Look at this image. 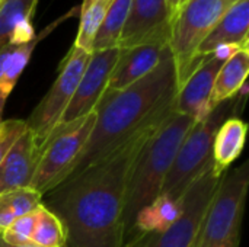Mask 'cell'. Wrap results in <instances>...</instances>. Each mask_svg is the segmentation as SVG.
Here are the masks:
<instances>
[{
  "label": "cell",
  "instance_id": "6da1fadb",
  "mask_svg": "<svg viewBox=\"0 0 249 247\" xmlns=\"http://www.w3.org/2000/svg\"><path fill=\"white\" fill-rule=\"evenodd\" d=\"M163 118L144 125L109 154L42 195V205L63 224L64 247H124L127 181L137 154Z\"/></svg>",
  "mask_w": 249,
  "mask_h": 247
},
{
  "label": "cell",
  "instance_id": "7a4b0ae2",
  "mask_svg": "<svg viewBox=\"0 0 249 247\" xmlns=\"http://www.w3.org/2000/svg\"><path fill=\"white\" fill-rule=\"evenodd\" d=\"M177 92V68L168 45L149 74L121 90L104 92L95 108L93 130L69 176L77 175L120 147L140 128L166 115L174 108Z\"/></svg>",
  "mask_w": 249,
  "mask_h": 247
},
{
  "label": "cell",
  "instance_id": "3957f363",
  "mask_svg": "<svg viewBox=\"0 0 249 247\" xmlns=\"http://www.w3.org/2000/svg\"><path fill=\"white\" fill-rule=\"evenodd\" d=\"M196 121L174 108L158 124L137 154L125 188L123 211L124 245L136 237L139 217L159 198L177 151Z\"/></svg>",
  "mask_w": 249,
  "mask_h": 247
},
{
  "label": "cell",
  "instance_id": "277c9868",
  "mask_svg": "<svg viewBox=\"0 0 249 247\" xmlns=\"http://www.w3.org/2000/svg\"><path fill=\"white\" fill-rule=\"evenodd\" d=\"M229 116H233L232 99L217 105L204 119L194 124L177 151L158 199L179 204L191 183L213 162L212 148L214 135Z\"/></svg>",
  "mask_w": 249,
  "mask_h": 247
},
{
  "label": "cell",
  "instance_id": "5b68a950",
  "mask_svg": "<svg viewBox=\"0 0 249 247\" xmlns=\"http://www.w3.org/2000/svg\"><path fill=\"white\" fill-rule=\"evenodd\" d=\"M223 176L212 162L181 198L179 213L172 223L162 230L140 233L124 247H196L206 213Z\"/></svg>",
  "mask_w": 249,
  "mask_h": 247
},
{
  "label": "cell",
  "instance_id": "8992f818",
  "mask_svg": "<svg viewBox=\"0 0 249 247\" xmlns=\"http://www.w3.org/2000/svg\"><path fill=\"white\" fill-rule=\"evenodd\" d=\"M238 0H185L172 17L169 49L172 52L178 89L200 64L196 52L220 17Z\"/></svg>",
  "mask_w": 249,
  "mask_h": 247
},
{
  "label": "cell",
  "instance_id": "52a82bcc",
  "mask_svg": "<svg viewBox=\"0 0 249 247\" xmlns=\"http://www.w3.org/2000/svg\"><path fill=\"white\" fill-rule=\"evenodd\" d=\"M95 111L70 122H61L39 147V159L29 188L45 195L61 183L79 160L93 130Z\"/></svg>",
  "mask_w": 249,
  "mask_h": 247
},
{
  "label": "cell",
  "instance_id": "ba28073f",
  "mask_svg": "<svg viewBox=\"0 0 249 247\" xmlns=\"http://www.w3.org/2000/svg\"><path fill=\"white\" fill-rule=\"evenodd\" d=\"M248 186V162L225 173L206 213L196 247H220L241 237Z\"/></svg>",
  "mask_w": 249,
  "mask_h": 247
},
{
  "label": "cell",
  "instance_id": "9c48e42d",
  "mask_svg": "<svg viewBox=\"0 0 249 247\" xmlns=\"http://www.w3.org/2000/svg\"><path fill=\"white\" fill-rule=\"evenodd\" d=\"M89 58L90 52L73 45L60 66L55 82L32 111L31 116L25 119L26 128L32 132L38 147H41L53 130L60 125Z\"/></svg>",
  "mask_w": 249,
  "mask_h": 247
},
{
  "label": "cell",
  "instance_id": "30bf717a",
  "mask_svg": "<svg viewBox=\"0 0 249 247\" xmlns=\"http://www.w3.org/2000/svg\"><path fill=\"white\" fill-rule=\"evenodd\" d=\"M172 12L166 0H131L118 48L142 44H169Z\"/></svg>",
  "mask_w": 249,
  "mask_h": 247
},
{
  "label": "cell",
  "instance_id": "8fae6325",
  "mask_svg": "<svg viewBox=\"0 0 249 247\" xmlns=\"http://www.w3.org/2000/svg\"><path fill=\"white\" fill-rule=\"evenodd\" d=\"M120 48L93 51L79 80L74 95L63 115L61 122H70L95 111L99 99L107 90L109 76L115 67ZM60 122V124H61Z\"/></svg>",
  "mask_w": 249,
  "mask_h": 247
},
{
  "label": "cell",
  "instance_id": "7c38bea8",
  "mask_svg": "<svg viewBox=\"0 0 249 247\" xmlns=\"http://www.w3.org/2000/svg\"><path fill=\"white\" fill-rule=\"evenodd\" d=\"M223 63L225 60L214 54L207 55L178 89L174 111L193 118L196 122L204 119L213 111L210 108V96Z\"/></svg>",
  "mask_w": 249,
  "mask_h": 247
},
{
  "label": "cell",
  "instance_id": "4fadbf2b",
  "mask_svg": "<svg viewBox=\"0 0 249 247\" xmlns=\"http://www.w3.org/2000/svg\"><path fill=\"white\" fill-rule=\"evenodd\" d=\"M38 159L39 147L32 132L26 128L0 163V195L15 189L29 188Z\"/></svg>",
  "mask_w": 249,
  "mask_h": 247
},
{
  "label": "cell",
  "instance_id": "5bb4252c",
  "mask_svg": "<svg viewBox=\"0 0 249 247\" xmlns=\"http://www.w3.org/2000/svg\"><path fill=\"white\" fill-rule=\"evenodd\" d=\"M165 47L168 45L155 42L120 48V54L109 76L107 90H121L149 74L158 66Z\"/></svg>",
  "mask_w": 249,
  "mask_h": 247
},
{
  "label": "cell",
  "instance_id": "9a60e30c",
  "mask_svg": "<svg viewBox=\"0 0 249 247\" xmlns=\"http://www.w3.org/2000/svg\"><path fill=\"white\" fill-rule=\"evenodd\" d=\"M248 32L249 0H238L229 7V10L220 17V20L200 44L196 52L197 61L201 63L207 55H212L219 45L223 44L248 47Z\"/></svg>",
  "mask_w": 249,
  "mask_h": 247
},
{
  "label": "cell",
  "instance_id": "2e32d148",
  "mask_svg": "<svg viewBox=\"0 0 249 247\" xmlns=\"http://www.w3.org/2000/svg\"><path fill=\"white\" fill-rule=\"evenodd\" d=\"M247 131V122L236 116H229L219 127L212 148L213 166L217 173H226L229 166L239 157L245 146Z\"/></svg>",
  "mask_w": 249,
  "mask_h": 247
},
{
  "label": "cell",
  "instance_id": "e0dca14e",
  "mask_svg": "<svg viewBox=\"0 0 249 247\" xmlns=\"http://www.w3.org/2000/svg\"><path fill=\"white\" fill-rule=\"evenodd\" d=\"M249 73V49L241 48L231 58H228L220 67L212 96H210V108H216L217 105L231 100L236 96L242 84L247 82Z\"/></svg>",
  "mask_w": 249,
  "mask_h": 247
},
{
  "label": "cell",
  "instance_id": "ac0fdd59",
  "mask_svg": "<svg viewBox=\"0 0 249 247\" xmlns=\"http://www.w3.org/2000/svg\"><path fill=\"white\" fill-rule=\"evenodd\" d=\"M131 0H111L101 28L95 36L92 52L118 48V41L124 29Z\"/></svg>",
  "mask_w": 249,
  "mask_h": 247
},
{
  "label": "cell",
  "instance_id": "d6986e66",
  "mask_svg": "<svg viewBox=\"0 0 249 247\" xmlns=\"http://www.w3.org/2000/svg\"><path fill=\"white\" fill-rule=\"evenodd\" d=\"M64 17H61L60 20H63ZM58 20V22H60ZM58 22H55L54 25L48 26L39 36H35L34 41L31 42H26V44H22V45H18L12 49L7 61H6V66H4V70H3V74H1V79H0V96L3 99H7L9 95L12 93L13 87L16 86L20 74L23 73L25 67L28 66L29 60H31V55L34 52V48L36 47V44L50 32V29H53Z\"/></svg>",
  "mask_w": 249,
  "mask_h": 247
},
{
  "label": "cell",
  "instance_id": "ffe728a7",
  "mask_svg": "<svg viewBox=\"0 0 249 247\" xmlns=\"http://www.w3.org/2000/svg\"><path fill=\"white\" fill-rule=\"evenodd\" d=\"M42 204V195L31 188H20L0 195V231L16 218L32 213Z\"/></svg>",
  "mask_w": 249,
  "mask_h": 247
},
{
  "label": "cell",
  "instance_id": "44dd1931",
  "mask_svg": "<svg viewBox=\"0 0 249 247\" xmlns=\"http://www.w3.org/2000/svg\"><path fill=\"white\" fill-rule=\"evenodd\" d=\"M109 3V0H83V4L80 7L79 31L73 44L76 48L92 54L95 36L101 28Z\"/></svg>",
  "mask_w": 249,
  "mask_h": 247
},
{
  "label": "cell",
  "instance_id": "7402d4cb",
  "mask_svg": "<svg viewBox=\"0 0 249 247\" xmlns=\"http://www.w3.org/2000/svg\"><path fill=\"white\" fill-rule=\"evenodd\" d=\"M31 245L32 247L66 246V233L61 221L42 204L35 210Z\"/></svg>",
  "mask_w": 249,
  "mask_h": 247
},
{
  "label": "cell",
  "instance_id": "603a6c76",
  "mask_svg": "<svg viewBox=\"0 0 249 247\" xmlns=\"http://www.w3.org/2000/svg\"><path fill=\"white\" fill-rule=\"evenodd\" d=\"M38 0H3L0 4V49L7 45L13 28L25 17H32Z\"/></svg>",
  "mask_w": 249,
  "mask_h": 247
},
{
  "label": "cell",
  "instance_id": "cb8c5ba5",
  "mask_svg": "<svg viewBox=\"0 0 249 247\" xmlns=\"http://www.w3.org/2000/svg\"><path fill=\"white\" fill-rule=\"evenodd\" d=\"M34 221H35V210L29 214H25L15 221H12L3 231L1 239L7 245L12 246H25L32 247V230H34Z\"/></svg>",
  "mask_w": 249,
  "mask_h": 247
},
{
  "label": "cell",
  "instance_id": "d4e9b609",
  "mask_svg": "<svg viewBox=\"0 0 249 247\" xmlns=\"http://www.w3.org/2000/svg\"><path fill=\"white\" fill-rule=\"evenodd\" d=\"M25 119H1L0 121V163L7 154L13 143L25 132Z\"/></svg>",
  "mask_w": 249,
  "mask_h": 247
},
{
  "label": "cell",
  "instance_id": "484cf974",
  "mask_svg": "<svg viewBox=\"0 0 249 247\" xmlns=\"http://www.w3.org/2000/svg\"><path fill=\"white\" fill-rule=\"evenodd\" d=\"M34 39H35V31H34V25H32V17H25L20 22H18V25L13 28L7 44L18 47V45L31 42Z\"/></svg>",
  "mask_w": 249,
  "mask_h": 247
},
{
  "label": "cell",
  "instance_id": "4316f807",
  "mask_svg": "<svg viewBox=\"0 0 249 247\" xmlns=\"http://www.w3.org/2000/svg\"><path fill=\"white\" fill-rule=\"evenodd\" d=\"M166 3H168L169 10L172 12V16H174L178 12V9L181 7V4L184 3V0H166Z\"/></svg>",
  "mask_w": 249,
  "mask_h": 247
},
{
  "label": "cell",
  "instance_id": "83f0119b",
  "mask_svg": "<svg viewBox=\"0 0 249 247\" xmlns=\"http://www.w3.org/2000/svg\"><path fill=\"white\" fill-rule=\"evenodd\" d=\"M220 247H239V239H236L233 242H229V243H226V245H223V246Z\"/></svg>",
  "mask_w": 249,
  "mask_h": 247
},
{
  "label": "cell",
  "instance_id": "f1b7e54d",
  "mask_svg": "<svg viewBox=\"0 0 249 247\" xmlns=\"http://www.w3.org/2000/svg\"><path fill=\"white\" fill-rule=\"evenodd\" d=\"M0 247H25V246H12V245H7L6 242H3L1 234H0Z\"/></svg>",
  "mask_w": 249,
  "mask_h": 247
},
{
  "label": "cell",
  "instance_id": "f546056e",
  "mask_svg": "<svg viewBox=\"0 0 249 247\" xmlns=\"http://www.w3.org/2000/svg\"><path fill=\"white\" fill-rule=\"evenodd\" d=\"M1 3H3V0H0V4H1Z\"/></svg>",
  "mask_w": 249,
  "mask_h": 247
},
{
  "label": "cell",
  "instance_id": "4dcf8cb0",
  "mask_svg": "<svg viewBox=\"0 0 249 247\" xmlns=\"http://www.w3.org/2000/svg\"><path fill=\"white\" fill-rule=\"evenodd\" d=\"M0 234H1V231H0Z\"/></svg>",
  "mask_w": 249,
  "mask_h": 247
},
{
  "label": "cell",
  "instance_id": "1f68e13d",
  "mask_svg": "<svg viewBox=\"0 0 249 247\" xmlns=\"http://www.w3.org/2000/svg\"><path fill=\"white\" fill-rule=\"evenodd\" d=\"M109 1H111V0H109Z\"/></svg>",
  "mask_w": 249,
  "mask_h": 247
},
{
  "label": "cell",
  "instance_id": "d6a6232c",
  "mask_svg": "<svg viewBox=\"0 0 249 247\" xmlns=\"http://www.w3.org/2000/svg\"><path fill=\"white\" fill-rule=\"evenodd\" d=\"M184 1H185V0H184Z\"/></svg>",
  "mask_w": 249,
  "mask_h": 247
}]
</instances>
